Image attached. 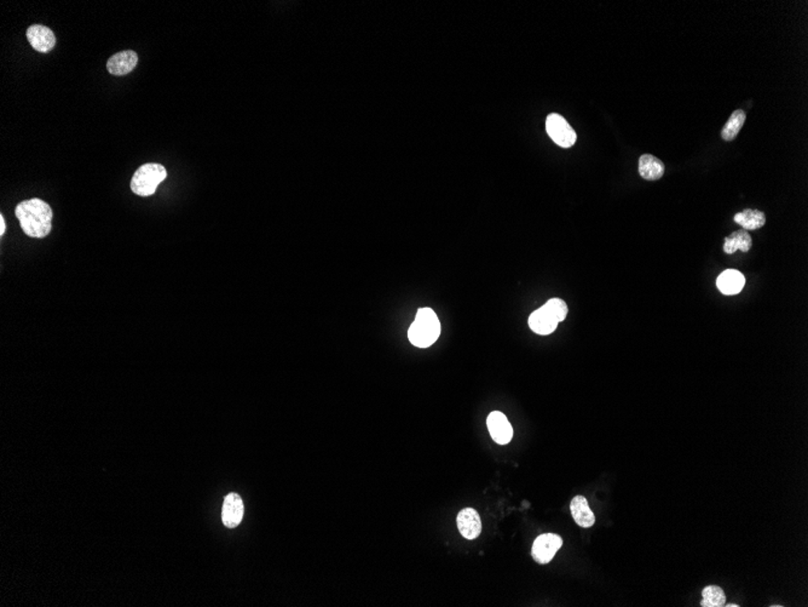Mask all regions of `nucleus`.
<instances>
[{
	"mask_svg": "<svg viewBox=\"0 0 808 607\" xmlns=\"http://www.w3.org/2000/svg\"><path fill=\"white\" fill-rule=\"evenodd\" d=\"M24 234L31 237H45L52 229V209L46 201L33 198L23 200L15 209Z\"/></svg>",
	"mask_w": 808,
	"mask_h": 607,
	"instance_id": "f257e3e1",
	"label": "nucleus"
},
{
	"mask_svg": "<svg viewBox=\"0 0 808 607\" xmlns=\"http://www.w3.org/2000/svg\"><path fill=\"white\" fill-rule=\"evenodd\" d=\"M441 335V323L431 308H420L413 324L410 325L408 338L419 348L431 347Z\"/></svg>",
	"mask_w": 808,
	"mask_h": 607,
	"instance_id": "f03ea898",
	"label": "nucleus"
},
{
	"mask_svg": "<svg viewBox=\"0 0 808 607\" xmlns=\"http://www.w3.org/2000/svg\"><path fill=\"white\" fill-rule=\"evenodd\" d=\"M167 177V171L161 164L148 163L137 170L131 180V191L141 196L154 194L160 183Z\"/></svg>",
	"mask_w": 808,
	"mask_h": 607,
	"instance_id": "7ed1b4c3",
	"label": "nucleus"
},
{
	"mask_svg": "<svg viewBox=\"0 0 808 607\" xmlns=\"http://www.w3.org/2000/svg\"><path fill=\"white\" fill-rule=\"evenodd\" d=\"M546 130H547L548 136L553 140L554 143H557L558 146L563 147V148H570L576 142L577 136L575 130L570 126V124L565 120L564 117L557 115V113H552L547 117Z\"/></svg>",
	"mask_w": 808,
	"mask_h": 607,
	"instance_id": "20e7f679",
	"label": "nucleus"
},
{
	"mask_svg": "<svg viewBox=\"0 0 808 607\" xmlns=\"http://www.w3.org/2000/svg\"><path fill=\"white\" fill-rule=\"evenodd\" d=\"M563 546V539L555 534H541L534 541L532 557L537 564H550L559 549Z\"/></svg>",
	"mask_w": 808,
	"mask_h": 607,
	"instance_id": "39448f33",
	"label": "nucleus"
},
{
	"mask_svg": "<svg viewBox=\"0 0 808 607\" xmlns=\"http://www.w3.org/2000/svg\"><path fill=\"white\" fill-rule=\"evenodd\" d=\"M486 425L491 438L499 445H507L514 438V428L507 417L500 411H493L488 416Z\"/></svg>",
	"mask_w": 808,
	"mask_h": 607,
	"instance_id": "423d86ee",
	"label": "nucleus"
},
{
	"mask_svg": "<svg viewBox=\"0 0 808 607\" xmlns=\"http://www.w3.org/2000/svg\"><path fill=\"white\" fill-rule=\"evenodd\" d=\"M456 524L463 539L472 541L481 534V515L473 508H465L460 511L456 518Z\"/></svg>",
	"mask_w": 808,
	"mask_h": 607,
	"instance_id": "0eeeda50",
	"label": "nucleus"
},
{
	"mask_svg": "<svg viewBox=\"0 0 808 607\" xmlns=\"http://www.w3.org/2000/svg\"><path fill=\"white\" fill-rule=\"evenodd\" d=\"M28 41L32 45L34 50L38 52H49L52 50L56 45L55 33L51 31L50 28L46 26H41V24H33L28 28L27 33Z\"/></svg>",
	"mask_w": 808,
	"mask_h": 607,
	"instance_id": "6e6552de",
	"label": "nucleus"
},
{
	"mask_svg": "<svg viewBox=\"0 0 808 607\" xmlns=\"http://www.w3.org/2000/svg\"><path fill=\"white\" fill-rule=\"evenodd\" d=\"M245 513L242 498L237 493H229L223 503V524L229 529H235L240 525Z\"/></svg>",
	"mask_w": 808,
	"mask_h": 607,
	"instance_id": "1a4fd4ad",
	"label": "nucleus"
},
{
	"mask_svg": "<svg viewBox=\"0 0 808 607\" xmlns=\"http://www.w3.org/2000/svg\"><path fill=\"white\" fill-rule=\"evenodd\" d=\"M137 64L138 55L135 51H121L108 59L107 69L113 75H126L136 68Z\"/></svg>",
	"mask_w": 808,
	"mask_h": 607,
	"instance_id": "9d476101",
	"label": "nucleus"
},
{
	"mask_svg": "<svg viewBox=\"0 0 808 607\" xmlns=\"http://www.w3.org/2000/svg\"><path fill=\"white\" fill-rule=\"evenodd\" d=\"M559 321L545 306L541 307L529 316V326L537 335H550L557 329Z\"/></svg>",
	"mask_w": 808,
	"mask_h": 607,
	"instance_id": "9b49d317",
	"label": "nucleus"
},
{
	"mask_svg": "<svg viewBox=\"0 0 808 607\" xmlns=\"http://www.w3.org/2000/svg\"><path fill=\"white\" fill-rule=\"evenodd\" d=\"M745 285V275L740 270H727L719 275L717 280V286L720 293L727 296L740 293Z\"/></svg>",
	"mask_w": 808,
	"mask_h": 607,
	"instance_id": "f8f14e48",
	"label": "nucleus"
},
{
	"mask_svg": "<svg viewBox=\"0 0 808 607\" xmlns=\"http://www.w3.org/2000/svg\"><path fill=\"white\" fill-rule=\"evenodd\" d=\"M570 511H571L574 520L580 527L588 529V527L594 525V513L592 511L590 504L583 496H576V497L572 498L571 503H570Z\"/></svg>",
	"mask_w": 808,
	"mask_h": 607,
	"instance_id": "ddd939ff",
	"label": "nucleus"
},
{
	"mask_svg": "<svg viewBox=\"0 0 808 607\" xmlns=\"http://www.w3.org/2000/svg\"><path fill=\"white\" fill-rule=\"evenodd\" d=\"M664 171H666V168H664L662 160H659V158L651 156V154H644V156H641L639 174L646 181H657L659 178H662Z\"/></svg>",
	"mask_w": 808,
	"mask_h": 607,
	"instance_id": "4468645a",
	"label": "nucleus"
},
{
	"mask_svg": "<svg viewBox=\"0 0 808 607\" xmlns=\"http://www.w3.org/2000/svg\"><path fill=\"white\" fill-rule=\"evenodd\" d=\"M733 221L735 224H740L742 229H745V231H755V229L763 228L766 224V216L763 211L745 209V210L735 214Z\"/></svg>",
	"mask_w": 808,
	"mask_h": 607,
	"instance_id": "2eb2a0df",
	"label": "nucleus"
},
{
	"mask_svg": "<svg viewBox=\"0 0 808 607\" xmlns=\"http://www.w3.org/2000/svg\"><path fill=\"white\" fill-rule=\"evenodd\" d=\"M751 247H753V239L745 229L733 232L728 237H725V242H724V251L726 252L727 255H732L737 250L748 252Z\"/></svg>",
	"mask_w": 808,
	"mask_h": 607,
	"instance_id": "dca6fc26",
	"label": "nucleus"
},
{
	"mask_svg": "<svg viewBox=\"0 0 808 607\" xmlns=\"http://www.w3.org/2000/svg\"><path fill=\"white\" fill-rule=\"evenodd\" d=\"M745 119H747V115H745V110H737L732 113L731 117L728 118L727 123L725 124V126L721 130V138H724V141H733L737 138L740 129L743 128V125H745Z\"/></svg>",
	"mask_w": 808,
	"mask_h": 607,
	"instance_id": "f3484780",
	"label": "nucleus"
},
{
	"mask_svg": "<svg viewBox=\"0 0 808 607\" xmlns=\"http://www.w3.org/2000/svg\"><path fill=\"white\" fill-rule=\"evenodd\" d=\"M726 604V595L720 587L709 585L702 590V607H722Z\"/></svg>",
	"mask_w": 808,
	"mask_h": 607,
	"instance_id": "a211bd4d",
	"label": "nucleus"
},
{
	"mask_svg": "<svg viewBox=\"0 0 808 607\" xmlns=\"http://www.w3.org/2000/svg\"><path fill=\"white\" fill-rule=\"evenodd\" d=\"M544 306L557 318L559 323L563 321V320L567 318V315H568V306H567V303H565L563 300H560V298H552L550 301H547V303L544 305Z\"/></svg>",
	"mask_w": 808,
	"mask_h": 607,
	"instance_id": "6ab92c4d",
	"label": "nucleus"
},
{
	"mask_svg": "<svg viewBox=\"0 0 808 607\" xmlns=\"http://www.w3.org/2000/svg\"><path fill=\"white\" fill-rule=\"evenodd\" d=\"M6 231V224H5L4 216L0 215V235L3 237Z\"/></svg>",
	"mask_w": 808,
	"mask_h": 607,
	"instance_id": "aec40b11",
	"label": "nucleus"
},
{
	"mask_svg": "<svg viewBox=\"0 0 808 607\" xmlns=\"http://www.w3.org/2000/svg\"><path fill=\"white\" fill-rule=\"evenodd\" d=\"M725 606H727V607H738V605H735V604H728V605H726V604H725Z\"/></svg>",
	"mask_w": 808,
	"mask_h": 607,
	"instance_id": "412c9836",
	"label": "nucleus"
}]
</instances>
